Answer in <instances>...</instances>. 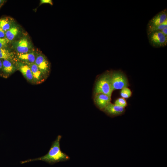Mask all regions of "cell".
<instances>
[{
	"mask_svg": "<svg viewBox=\"0 0 167 167\" xmlns=\"http://www.w3.org/2000/svg\"><path fill=\"white\" fill-rule=\"evenodd\" d=\"M13 53L6 49L0 48V59L11 61L14 58Z\"/></svg>",
	"mask_w": 167,
	"mask_h": 167,
	"instance_id": "obj_16",
	"label": "cell"
},
{
	"mask_svg": "<svg viewBox=\"0 0 167 167\" xmlns=\"http://www.w3.org/2000/svg\"><path fill=\"white\" fill-rule=\"evenodd\" d=\"M167 20V10L166 8L157 14L149 21L147 28L159 25Z\"/></svg>",
	"mask_w": 167,
	"mask_h": 167,
	"instance_id": "obj_7",
	"label": "cell"
},
{
	"mask_svg": "<svg viewBox=\"0 0 167 167\" xmlns=\"http://www.w3.org/2000/svg\"><path fill=\"white\" fill-rule=\"evenodd\" d=\"M44 3L49 4L51 5H53L52 1L51 0H40V5Z\"/></svg>",
	"mask_w": 167,
	"mask_h": 167,
	"instance_id": "obj_21",
	"label": "cell"
},
{
	"mask_svg": "<svg viewBox=\"0 0 167 167\" xmlns=\"http://www.w3.org/2000/svg\"><path fill=\"white\" fill-rule=\"evenodd\" d=\"M3 1L2 0H0V5H1L2 4V2H3Z\"/></svg>",
	"mask_w": 167,
	"mask_h": 167,
	"instance_id": "obj_25",
	"label": "cell"
},
{
	"mask_svg": "<svg viewBox=\"0 0 167 167\" xmlns=\"http://www.w3.org/2000/svg\"><path fill=\"white\" fill-rule=\"evenodd\" d=\"M62 136L58 135L56 139L53 141L48 153L45 155L36 158L29 159L21 161V164L32 161H41L49 164H54L59 162L69 160L70 157L65 153L63 152L60 147V141Z\"/></svg>",
	"mask_w": 167,
	"mask_h": 167,
	"instance_id": "obj_1",
	"label": "cell"
},
{
	"mask_svg": "<svg viewBox=\"0 0 167 167\" xmlns=\"http://www.w3.org/2000/svg\"><path fill=\"white\" fill-rule=\"evenodd\" d=\"M94 100L96 106L102 110L110 102L111 96L103 93L96 94H95Z\"/></svg>",
	"mask_w": 167,
	"mask_h": 167,
	"instance_id": "obj_9",
	"label": "cell"
},
{
	"mask_svg": "<svg viewBox=\"0 0 167 167\" xmlns=\"http://www.w3.org/2000/svg\"><path fill=\"white\" fill-rule=\"evenodd\" d=\"M9 42L6 38H0V48L6 49Z\"/></svg>",
	"mask_w": 167,
	"mask_h": 167,
	"instance_id": "obj_20",
	"label": "cell"
},
{
	"mask_svg": "<svg viewBox=\"0 0 167 167\" xmlns=\"http://www.w3.org/2000/svg\"><path fill=\"white\" fill-rule=\"evenodd\" d=\"M14 46L17 53L19 54L29 52L30 49L28 41L26 37H23L16 41Z\"/></svg>",
	"mask_w": 167,
	"mask_h": 167,
	"instance_id": "obj_10",
	"label": "cell"
},
{
	"mask_svg": "<svg viewBox=\"0 0 167 167\" xmlns=\"http://www.w3.org/2000/svg\"><path fill=\"white\" fill-rule=\"evenodd\" d=\"M149 42L153 47H164L167 45V36L161 31H155L147 35Z\"/></svg>",
	"mask_w": 167,
	"mask_h": 167,
	"instance_id": "obj_4",
	"label": "cell"
},
{
	"mask_svg": "<svg viewBox=\"0 0 167 167\" xmlns=\"http://www.w3.org/2000/svg\"><path fill=\"white\" fill-rule=\"evenodd\" d=\"M35 63L46 79L49 73L50 65L45 57L42 54H38L36 56Z\"/></svg>",
	"mask_w": 167,
	"mask_h": 167,
	"instance_id": "obj_5",
	"label": "cell"
},
{
	"mask_svg": "<svg viewBox=\"0 0 167 167\" xmlns=\"http://www.w3.org/2000/svg\"><path fill=\"white\" fill-rule=\"evenodd\" d=\"M166 28H167V20L162 24L159 25L151 28H147V35L154 32L161 31L162 29Z\"/></svg>",
	"mask_w": 167,
	"mask_h": 167,
	"instance_id": "obj_17",
	"label": "cell"
},
{
	"mask_svg": "<svg viewBox=\"0 0 167 167\" xmlns=\"http://www.w3.org/2000/svg\"><path fill=\"white\" fill-rule=\"evenodd\" d=\"M6 38V36L5 32L2 28H0V38Z\"/></svg>",
	"mask_w": 167,
	"mask_h": 167,
	"instance_id": "obj_22",
	"label": "cell"
},
{
	"mask_svg": "<svg viewBox=\"0 0 167 167\" xmlns=\"http://www.w3.org/2000/svg\"><path fill=\"white\" fill-rule=\"evenodd\" d=\"M17 55L19 61L26 63H35L36 56L33 52L24 54L17 53Z\"/></svg>",
	"mask_w": 167,
	"mask_h": 167,
	"instance_id": "obj_12",
	"label": "cell"
},
{
	"mask_svg": "<svg viewBox=\"0 0 167 167\" xmlns=\"http://www.w3.org/2000/svg\"><path fill=\"white\" fill-rule=\"evenodd\" d=\"M15 66L25 78L29 82L34 84L33 76L31 69L29 66L25 63L20 61L16 62Z\"/></svg>",
	"mask_w": 167,
	"mask_h": 167,
	"instance_id": "obj_6",
	"label": "cell"
},
{
	"mask_svg": "<svg viewBox=\"0 0 167 167\" xmlns=\"http://www.w3.org/2000/svg\"><path fill=\"white\" fill-rule=\"evenodd\" d=\"M113 91L111 73H105L101 76L96 82L94 88L95 94L103 93L111 96Z\"/></svg>",
	"mask_w": 167,
	"mask_h": 167,
	"instance_id": "obj_2",
	"label": "cell"
},
{
	"mask_svg": "<svg viewBox=\"0 0 167 167\" xmlns=\"http://www.w3.org/2000/svg\"><path fill=\"white\" fill-rule=\"evenodd\" d=\"M102 111L109 116L115 117L123 114L125 112V109L110 102Z\"/></svg>",
	"mask_w": 167,
	"mask_h": 167,
	"instance_id": "obj_8",
	"label": "cell"
},
{
	"mask_svg": "<svg viewBox=\"0 0 167 167\" xmlns=\"http://www.w3.org/2000/svg\"><path fill=\"white\" fill-rule=\"evenodd\" d=\"M13 21L9 17H5L0 19V28L5 32L9 30L13 25Z\"/></svg>",
	"mask_w": 167,
	"mask_h": 167,
	"instance_id": "obj_14",
	"label": "cell"
},
{
	"mask_svg": "<svg viewBox=\"0 0 167 167\" xmlns=\"http://www.w3.org/2000/svg\"><path fill=\"white\" fill-rule=\"evenodd\" d=\"M2 70L4 73L9 75L14 73L17 70L15 66L8 60L2 61Z\"/></svg>",
	"mask_w": 167,
	"mask_h": 167,
	"instance_id": "obj_13",
	"label": "cell"
},
{
	"mask_svg": "<svg viewBox=\"0 0 167 167\" xmlns=\"http://www.w3.org/2000/svg\"><path fill=\"white\" fill-rule=\"evenodd\" d=\"M111 82L113 91L127 87L128 82L124 74L120 71H115L111 73Z\"/></svg>",
	"mask_w": 167,
	"mask_h": 167,
	"instance_id": "obj_3",
	"label": "cell"
},
{
	"mask_svg": "<svg viewBox=\"0 0 167 167\" xmlns=\"http://www.w3.org/2000/svg\"><path fill=\"white\" fill-rule=\"evenodd\" d=\"M114 104L118 106L124 108L127 105V102L124 98H120L116 100Z\"/></svg>",
	"mask_w": 167,
	"mask_h": 167,
	"instance_id": "obj_19",
	"label": "cell"
},
{
	"mask_svg": "<svg viewBox=\"0 0 167 167\" xmlns=\"http://www.w3.org/2000/svg\"><path fill=\"white\" fill-rule=\"evenodd\" d=\"M131 90L127 87H125L122 89L120 92L121 96L124 99L130 97L131 96Z\"/></svg>",
	"mask_w": 167,
	"mask_h": 167,
	"instance_id": "obj_18",
	"label": "cell"
},
{
	"mask_svg": "<svg viewBox=\"0 0 167 167\" xmlns=\"http://www.w3.org/2000/svg\"><path fill=\"white\" fill-rule=\"evenodd\" d=\"M19 28L16 26L13 25L5 32L6 36L10 41L14 40L18 34Z\"/></svg>",
	"mask_w": 167,
	"mask_h": 167,
	"instance_id": "obj_15",
	"label": "cell"
},
{
	"mask_svg": "<svg viewBox=\"0 0 167 167\" xmlns=\"http://www.w3.org/2000/svg\"><path fill=\"white\" fill-rule=\"evenodd\" d=\"M2 61L1 60H0V70L2 69Z\"/></svg>",
	"mask_w": 167,
	"mask_h": 167,
	"instance_id": "obj_24",
	"label": "cell"
},
{
	"mask_svg": "<svg viewBox=\"0 0 167 167\" xmlns=\"http://www.w3.org/2000/svg\"><path fill=\"white\" fill-rule=\"evenodd\" d=\"M26 64L29 66L31 69L33 77L34 84H39L43 82L45 78L36 64L35 63Z\"/></svg>",
	"mask_w": 167,
	"mask_h": 167,
	"instance_id": "obj_11",
	"label": "cell"
},
{
	"mask_svg": "<svg viewBox=\"0 0 167 167\" xmlns=\"http://www.w3.org/2000/svg\"><path fill=\"white\" fill-rule=\"evenodd\" d=\"M161 31L165 35L167 36V28L162 29Z\"/></svg>",
	"mask_w": 167,
	"mask_h": 167,
	"instance_id": "obj_23",
	"label": "cell"
}]
</instances>
